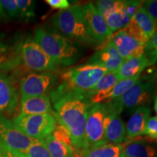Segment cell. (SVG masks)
Returning <instances> with one entry per match:
<instances>
[{"label":"cell","mask_w":157,"mask_h":157,"mask_svg":"<svg viewBox=\"0 0 157 157\" xmlns=\"http://www.w3.org/2000/svg\"><path fill=\"white\" fill-rule=\"evenodd\" d=\"M55 118L69 132L76 151L87 148L86 123L88 110L92 105L87 93L68 90L60 94L51 93Z\"/></svg>","instance_id":"cell-1"},{"label":"cell","mask_w":157,"mask_h":157,"mask_svg":"<svg viewBox=\"0 0 157 157\" xmlns=\"http://www.w3.org/2000/svg\"><path fill=\"white\" fill-rule=\"evenodd\" d=\"M33 39L45 53L60 66H71L77 61L80 56L75 42L51 29L37 27Z\"/></svg>","instance_id":"cell-2"},{"label":"cell","mask_w":157,"mask_h":157,"mask_svg":"<svg viewBox=\"0 0 157 157\" xmlns=\"http://www.w3.org/2000/svg\"><path fill=\"white\" fill-rule=\"evenodd\" d=\"M51 21L60 34L74 42L86 44L96 42L87 30L83 6L81 5H74L60 10L52 17Z\"/></svg>","instance_id":"cell-3"},{"label":"cell","mask_w":157,"mask_h":157,"mask_svg":"<svg viewBox=\"0 0 157 157\" xmlns=\"http://www.w3.org/2000/svg\"><path fill=\"white\" fill-rule=\"evenodd\" d=\"M101 66L85 63L70 68L61 75V83L51 93L60 94L68 90L87 93L107 73Z\"/></svg>","instance_id":"cell-4"},{"label":"cell","mask_w":157,"mask_h":157,"mask_svg":"<svg viewBox=\"0 0 157 157\" xmlns=\"http://www.w3.org/2000/svg\"><path fill=\"white\" fill-rule=\"evenodd\" d=\"M112 110L111 102L92 104L90 105L85 128L87 148L106 144L104 135L105 119Z\"/></svg>","instance_id":"cell-5"},{"label":"cell","mask_w":157,"mask_h":157,"mask_svg":"<svg viewBox=\"0 0 157 157\" xmlns=\"http://www.w3.org/2000/svg\"><path fill=\"white\" fill-rule=\"evenodd\" d=\"M13 123L23 134L34 140H44L53 132L58 121L53 115L35 114L15 116Z\"/></svg>","instance_id":"cell-6"},{"label":"cell","mask_w":157,"mask_h":157,"mask_svg":"<svg viewBox=\"0 0 157 157\" xmlns=\"http://www.w3.org/2000/svg\"><path fill=\"white\" fill-rule=\"evenodd\" d=\"M18 54L26 68L35 71H53L60 65L44 52L34 39H26L20 44Z\"/></svg>","instance_id":"cell-7"},{"label":"cell","mask_w":157,"mask_h":157,"mask_svg":"<svg viewBox=\"0 0 157 157\" xmlns=\"http://www.w3.org/2000/svg\"><path fill=\"white\" fill-rule=\"evenodd\" d=\"M153 94V82L150 78H141L133 84L127 91L111 103L120 114L123 109H134L145 106L151 101Z\"/></svg>","instance_id":"cell-8"},{"label":"cell","mask_w":157,"mask_h":157,"mask_svg":"<svg viewBox=\"0 0 157 157\" xmlns=\"http://www.w3.org/2000/svg\"><path fill=\"white\" fill-rule=\"evenodd\" d=\"M57 79L56 74L50 71L25 74L19 81L21 99L46 95L54 87Z\"/></svg>","instance_id":"cell-9"},{"label":"cell","mask_w":157,"mask_h":157,"mask_svg":"<svg viewBox=\"0 0 157 157\" xmlns=\"http://www.w3.org/2000/svg\"><path fill=\"white\" fill-rule=\"evenodd\" d=\"M19 89L14 74L0 69V117L10 119L19 101Z\"/></svg>","instance_id":"cell-10"},{"label":"cell","mask_w":157,"mask_h":157,"mask_svg":"<svg viewBox=\"0 0 157 157\" xmlns=\"http://www.w3.org/2000/svg\"><path fill=\"white\" fill-rule=\"evenodd\" d=\"M33 141L34 139L19 130L11 119L0 117V146L23 154Z\"/></svg>","instance_id":"cell-11"},{"label":"cell","mask_w":157,"mask_h":157,"mask_svg":"<svg viewBox=\"0 0 157 157\" xmlns=\"http://www.w3.org/2000/svg\"><path fill=\"white\" fill-rule=\"evenodd\" d=\"M84 15L90 35L95 42H104L113 34L104 17L98 12L93 3L83 6Z\"/></svg>","instance_id":"cell-12"},{"label":"cell","mask_w":157,"mask_h":157,"mask_svg":"<svg viewBox=\"0 0 157 157\" xmlns=\"http://www.w3.org/2000/svg\"><path fill=\"white\" fill-rule=\"evenodd\" d=\"M141 4L142 1H117L113 10L104 17L112 33L128 24Z\"/></svg>","instance_id":"cell-13"},{"label":"cell","mask_w":157,"mask_h":157,"mask_svg":"<svg viewBox=\"0 0 157 157\" xmlns=\"http://www.w3.org/2000/svg\"><path fill=\"white\" fill-rule=\"evenodd\" d=\"M109 40L124 60L137 58L144 54L146 45L134 37L127 34L123 29L113 33Z\"/></svg>","instance_id":"cell-14"},{"label":"cell","mask_w":157,"mask_h":157,"mask_svg":"<svg viewBox=\"0 0 157 157\" xmlns=\"http://www.w3.org/2000/svg\"><path fill=\"white\" fill-rule=\"evenodd\" d=\"M124 60L121 58L109 39L103 42L86 63L95 64L105 68L108 72H117Z\"/></svg>","instance_id":"cell-15"},{"label":"cell","mask_w":157,"mask_h":157,"mask_svg":"<svg viewBox=\"0 0 157 157\" xmlns=\"http://www.w3.org/2000/svg\"><path fill=\"white\" fill-rule=\"evenodd\" d=\"M112 105V103H111ZM113 110L107 116L105 123V140L106 144L119 145L124 142L126 125L113 106Z\"/></svg>","instance_id":"cell-16"},{"label":"cell","mask_w":157,"mask_h":157,"mask_svg":"<svg viewBox=\"0 0 157 157\" xmlns=\"http://www.w3.org/2000/svg\"><path fill=\"white\" fill-rule=\"evenodd\" d=\"M47 113L53 116L56 114L51 105L50 97L48 94L21 99L19 114L35 115Z\"/></svg>","instance_id":"cell-17"},{"label":"cell","mask_w":157,"mask_h":157,"mask_svg":"<svg viewBox=\"0 0 157 157\" xmlns=\"http://www.w3.org/2000/svg\"><path fill=\"white\" fill-rule=\"evenodd\" d=\"M150 115L151 109L146 106H141L135 110L126 126L125 142L137 138L144 134L145 127Z\"/></svg>","instance_id":"cell-18"},{"label":"cell","mask_w":157,"mask_h":157,"mask_svg":"<svg viewBox=\"0 0 157 157\" xmlns=\"http://www.w3.org/2000/svg\"><path fill=\"white\" fill-rule=\"evenodd\" d=\"M122 154L126 157H155L157 151L146 140L137 137L122 144Z\"/></svg>","instance_id":"cell-19"},{"label":"cell","mask_w":157,"mask_h":157,"mask_svg":"<svg viewBox=\"0 0 157 157\" xmlns=\"http://www.w3.org/2000/svg\"><path fill=\"white\" fill-rule=\"evenodd\" d=\"M140 76H136L133 78H126V79L120 80L112 89L105 93L97 94L90 97V101L91 104L106 103L113 100L117 99L123 95L125 92L127 91L129 88L136 82L140 78Z\"/></svg>","instance_id":"cell-20"},{"label":"cell","mask_w":157,"mask_h":157,"mask_svg":"<svg viewBox=\"0 0 157 157\" xmlns=\"http://www.w3.org/2000/svg\"><path fill=\"white\" fill-rule=\"evenodd\" d=\"M148 66H150L148 61L143 54L137 58L124 60L116 74L120 81L140 75L141 72Z\"/></svg>","instance_id":"cell-21"},{"label":"cell","mask_w":157,"mask_h":157,"mask_svg":"<svg viewBox=\"0 0 157 157\" xmlns=\"http://www.w3.org/2000/svg\"><path fill=\"white\" fill-rule=\"evenodd\" d=\"M130 22L149 40L157 31V24L148 15L142 6H140Z\"/></svg>","instance_id":"cell-22"},{"label":"cell","mask_w":157,"mask_h":157,"mask_svg":"<svg viewBox=\"0 0 157 157\" xmlns=\"http://www.w3.org/2000/svg\"><path fill=\"white\" fill-rule=\"evenodd\" d=\"M122 144H105L76 151V157H121Z\"/></svg>","instance_id":"cell-23"},{"label":"cell","mask_w":157,"mask_h":157,"mask_svg":"<svg viewBox=\"0 0 157 157\" xmlns=\"http://www.w3.org/2000/svg\"><path fill=\"white\" fill-rule=\"evenodd\" d=\"M51 157H76V151L74 148L60 142L51 134L44 139Z\"/></svg>","instance_id":"cell-24"},{"label":"cell","mask_w":157,"mask_h":157,"mask_svg":"<svg viewBox=\"0 0 157 157\" xmlns=\"http://www.w3.org/2000/svg\"><path fill=\"white\" fill-rule=\"evenodd\" d=\"M119 82V79L116 72H107L105 75L102 76L95 85L87 92V94L90 98V97L97 94L105 93L112 89Z\"/></svg>","instance_id":"cell-25"},{"label":"cell","mask_w":157,"mask_h":157,"mask_svg":"<svg viewBox=\"0 0 157 157\" xmlns=\"http://www.w3.org/2000/svg\"><path fill=\"white\" fill-rule=\"evenodd\" d=\"M19 64V58L13 56L12 50L7 44L0 41V69L8 70Z\"/></svg>","instance_id":"cell-26"},{"label":"cell","mask_w":157,"mask_h":157,"mask_svg":"<svg viewBox=\"0 0 157 157\" xmlns=\"http://www.w3.org/2000/svg\"><path fill=\"white\" fill-rule=\"evenodd\" d=\"M23 154L25 157H51L44 140H34Z\"/></svg>","instance_id":"cell-27"},{"label":"cell","mask_w":157,"mask_h":157,"mask_svg":"<svg viewBox=\"0 0 157 157\" xmlns=\"http://www.w3.org/2000/svg\"><path fill=\"white\" fill-rule=\"evenodd\" d=\"M18 8V18L29 21L35 15V2L31 0H16Z\"/></svg>","instance_id":"cell-28"},{"label":"cell","mask_w":157,"mask_h":157,"mask_svg":"<svg viewBox=\"0 0 157 157\" xmlns=\"http://www.w3.org/2000/svg\"><path fill=\"white\" fill-rule=\"evenodd\" d=\"M144 55L148 60L149 66H152L157 62V31L147 42Z\"/></svg>","instance_id":"cell-29"},{"label":"cell","mask_w":157,"mask_h":157,"mask_svg":"<svg viewBox=\"0 0 157 157\" xmlns=\"http://www.w3.org/2000/svg\"><path fill=\"white\" fill-rule=\"evenodd\" d=\"M52 135L58 140L65 143V144L71 147V148H74L69 132H68L67 129L63 126V125L58 123V124H57L56 129H55L53 132L52 133Z\"/></svg>","instance_id":"cell-30"},{"label":"cell","mask_w":157,"mask_h":157,"mask_svg":"<svg viewBox=\"0 0 157 157\" xmlns=\"http://www.w3.org/2000/svg\"><path fill=\"white\" fill-rule=\"evenodd\" d=\"M5 15L11 18H18V8L16 0H2L1 1Z\"/></svg>","instance_id":"cell-31"},{"label":"cell","mask_w":157,"mask_h":157,"mask_svg":"<svg viewBox=\"0 0 157 157\" xmlns=\"http://www.w3.org/2000/svg\"><path fill=\"white\" fill-rule=\"evenodd\" d=\"M143 135H146L149 138L156 140L157 137V116L149 118Z\"/></svg>","instance_id":"cell-32"},{"label":"cell","mask_w":157,"mask_h":157,"mask_svg":"<svg viewBox=\"0 0 157 157\" xmlns=\"http://www.w3.org/2000/svg\"><path fill=\"white\" fill-rule=\"evenodd\" d=\"M141 6L157 24V0L142 1Z\"/></svg>","instance_id":"cell-33"},{"label":"cell","mask_w":157,"mask_h":157,"mask_svg":"<svg viewBox=\"0 0 157 157\" xmlns=\"http://www.w3.org/2000/svg\"><path fill=\"white\" fill-rule=\"evenodd\" d=\"M45 2L52 8L58 9L60 10H64L70 7V4L67 0H46Z\"/></svg>","instance_id":"cell-34"},{"label":"cell","mask_w":157,"mask_h":157,"mask_svg":"<svg viewBox=\"0 0 157 157\" xmlns=\"http://www.w3.org/2000/svg\"><path fill=\"white\" fill-rule=\"evenodd\" d=\"M0 152L3 157H25L23 154L10 151L2 146H0Z\"/></svg>","instance_id":"cell-35"},{"label":"cell","mask_w":157,"mask_h":157,"mask_svg":"<svg viewBox=\"0 0 157 157\" xmlns=\"http://www.w3.org/2000/svg\"><path fill=\"white\" fill-rule=\"evenodd\" d=\"M5 17V13L4 11L3 7L1 4V1H0V21L3 20Z\"/></svg>","instance_id":"cell-36"},{"label":"cell","mask_w":157,"mask_h":157,"mask_svg":"<svg viewBox=\"0 0 157 157\" xmlns=\"http://www.w3.org/2000/svg\"><path fill=\"white\" fill-rule=\"evenodd\" d=\"M154 110L157 114V95L156 96V98H155V100H154Z\"/></svg>","instance_id":"cell-37"},{"label":"cell","mask_w":157,"mask_h":157,"mask_svg":"<svg viewBox=\"0 0 157 157\" xmlns=\"http://www.w3.org/2000/svg\"><path fill=\"white\" fill-rule=\"evenodd\" d=\"M155 78H156V82H157V71H156V74H155Z\"/></svg>","instance_id":"cell-38"},{"label":"cell","mask_w":157,"mask_h":157,"mask_svg":"<svg viewBox=\"0 0 157 157\" xmlns=\"http://www.w3.org/2000/svg\"><path fill=\"white\" fill-rule=\"evenodd\" d=\"M0 157H3V156H2V154H1V152H0Z\"/></svg>","instance_id":"cell-39"},{"label":"cell","mask_w":157,"mask_h":157,"mask_svg":"<svg viewBox=\"0 0 157 157\" xmlns=\"http://www.w3.org/2000/svg\"><path fill=\"white\" fill-rule=\"evenodd\" d=\"M121 157H126V156H124V155L122 154V155H121Z\"/></svg>","instance_id":"cell-40"},{"label":"cell","mask_w":157,"mask_h":157,"mask_svg":"<svg viewBox=\"0 0 157 157\" xmlns=\"http://www.w3.org/2000/svg\"><path fill=\"white\" fill-rule=\"evenodd\" d=\"M156 140H157V137H156Z\"/></svg>","instance_id":"cell-41"}]
</instances>
